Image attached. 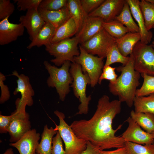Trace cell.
Listing matches in <instances>:
<instances>
[{
    "mask_svg": "<svg viewBox=\"0 0 154 154\" xmlns=\"http://www.w3.org/2000/svg\"><path fill=\"white\" fill-rule=\"evenodd\" d=\"M116 44V38L103 28L91 38L80 44L88 53L103 58L109 49Z\"/></svg>",
    "mask_w": 154,
    "mask_h": 154,
    "instance_id": "cell-9",
    "label": "cell"
},
{
    "mask_svg": "<svg viewBox=\"0 0 154 154\" xmlns=\"http://www.w3.org/2000/svg\"><path fill=\"white\" fill-rule=\"evenodd\" d=\"M79 43V39L75 36L55 43H51L45 46V50L54 58L50 61L56 66H60L67 61L74 62V57L80 54L78 46Z\"/></svg>",
    "mask_w": 154,
    "mask_h": 154,
    "instance_id": "cell-5",
    "label": "cell"
},
{
    "mask_svg": "<svg viewBox=\"0 0 154 154\" xmlns=\"http://www.w3.org/2000/svg\"><path fill=\"white\" fill-rule=\"evenodd\" d=\"M66 7L69 11L70 17L74 19L76 23L77 33L81 28L88 15L83 9L80 0H68Z\"/></svg>",
    "mask_w": 154,
    "mask_h": 154,
    "instance_id": "cell-23",
    "label": "cell"
},
{
    "mask_svg": "<svg viewBox=\"0 0 154 154\" xmlns=\"http://www.w3.org/2000/svg\"><path fill=\"white\" fill-rule=\"evenodd\" d=\"M106 60L104 66H110L115 63H121L122 66L127 64L130 59V57H125L119 51L116 44L108 50L106 56Z\"/></svg>",
    "mask_w": 154,
    "mask_h": 154,
    "instance_id": "cell-30",
    "label": "cell"
},
{
    "mask_svg": "<svg viewBox=\"0 0 154 154\" xmlns=\"http://www.w3.org/2000/svg\"><path fill=\"white\" fill-rule=\"evenodd\" d=\"M104 21L100 17L88 15L80 29L76 34L79 43L81 44L88 40L100 31L103 28Z\"/></svg>",
    "mask_w": 154,
    "mask_h": 154,
    "instance_id": "cell-17",
    "label": "cell"
},
{
    "mask_svg": "<svg viewBox=\"0 0 154 154\" xmlns=\"http://www.w3.org/2000/svg\"><path fill=\"white\" fill-rule=\"evenodd\" d=\"M153 28L154 29V25L153 26ZM152 44L154 45V40L152 42Z\"/></svg>",
    "mask_w": 154,
    "mask_h": 154,
    "instance_id": "cell-46",
    "label": "cell"
},
{
    "mask_svg": "<svg viewBox=\"0 0 154 154\" xmlns=\"http://www.w3.org/2000/svg\"><path fill=\"white\" fill-rule=\"evenodd\" d=\"M65 153L62 139L59 133L57 131L56 135L53 138L51 154H64Z\"/></svg>",
    "mask_w": 154,
    "mask_h": 154,
    "instance_id": "cell-38",
    "label": "cell"
},
{
    "mask_svg": "<svg viewBox=\"0 0 154 154\" xmlns=\"http://www.w3.org/2000/svg\"><path fill=\"white\" fill-rule=\"evenodd\" d=\"M152 137H153V138L154 139V133H152V134H151Z\"/></svg>",
    "mask_w": 154,
    "mask_h": 154,
    "instance_id": "cell-45",
    "label": "cell"
},
{
    "mask_svg": "<svg viewBox=\"0 0 154 154\" xmlns=\"http://www.w3.org/2000/svg\"><path fill=\"white\" fill-rule=\"evenodd\" d=\"M71 63L70 61H66L58 68L52 65L47 61H44L43 63L49 75L47 80V84L48 87L56 89L60 100L62 101L70 92V84L73 81L70 72Z\"/></svg>",
    "mask_w": 154,
    "mask_h": 154,
    "instance_id": "cell-3",
    "label": "cell"
},
{
    "mask_svg": "<svg viewBox=\"0 0 154 154\" xmlns=\"http://www.w3.org/2000/svg\"><path fill=\"white\" fill-rule=\"evenodd\" d=\"M141 75L143 79L142 86L136 91L135 96H145L154 94V76L146 74Z\"/></svg>",
    "mask_w": 154,
    "mask_h": 154,
    "instance_id": "cell-32",
    "label": "cell"
},
{
    "mask_svg": "<svg viewBox=\"0 0 154 154\" xmlns=\"http://www.w3.org/2000/svg\"><path fill=\"white\" fill-rule=\"evenodd\" d=\"M124 147L126 154H154V143L142 145L127 141Z\"/></svg>",
    "mask_w": 154,
    "mask_h": 154,
    "instance_id": "cell-31",
    "label": "cell"
},
{
    "mask_svg": "<svg viewBox=\"0 0 154 154\" xmlns=\"http://www.w3.org/2000/svg\"><path fill=\"white\" fill-rule=\"evenodd\" d=\"M152 46H153V48H154V45H153L152 44Z\"/></svg>",
    "mask_w": 154,
    "mask_h": 154,
    "instance_id": "cell-47",
    "label": "cell"
},
{
    "mask_svg": "<svg viewBox=\"0 0 154 154\" xmlns=\"http://www.w3.org/2000/svg\"><path fill=\"white\" fill-rule=\"evenodd\" d=\"M101 150L99 148L87 141V146L86 150L80 154H99Z\"/></svg>",
    "mask_w": 154,
    "mask_h": 154,
    "instance_id": "cell-41",
    "label": "cell"
},
{
    "mask_svg": "<svg viewBox=\"0 0 154 154\" xmlns=\"http://www.w3.org/2000/svg\"><path fill=\"white\" fill-rule=\"evenodd\" d=\"M114 19L121 23L130 32L139 33L138 26L132 18L129 5L126 1L121 11Z\"/></svg>",
    "mask_w": 154,
    "mask_h": 154,
    "instance_id": "cell-26",
    "label": "cell"
},
{
    "mask_svg": "<svg viewBox=\"0 0 154 154\" xmlns=\"http://www.w3.org/2000/svg\"><path fill=\"white\" fill-rule=\"evenodd\" d=\"M67 0H42L39 8L43 9L54 11L66 7Z\"/></svg>",
    "mask_w": 154,
    "mask_h": 154,
    "instance_id": "cell-33",
    "label": "cell"
},
{
    "mask_svg": "<svg viewBox=\"0 0 154 154\" xmlns=\"http://www.w3.org/2000/svg\"><path fill=\"white\" fill-rule=\"evenodd\" d=\"M12 119L8 129L11 143L16 142L26 133L31 130L29 116L26 112H21L16 110L11 114Z\"/></svg>",
    "mask_w": 154,
    "mask_h": 154,
    "instance_id": "cell-11",
    "label": "cell"
},
{
    "mask_svg": "<svg viewBox=\"0 0 154 154\" xmlns=\"http://www.w3.org/2000/svg\"><path fill=\"white\" fill-rule=\"evenodd\" d=\"M103 26L110 35L115 38H119L126 33L130 32L127 27L115 19L109 22L104 21Z\"/></svg>",
    "mask_w": 154,
    "mask_h": 154,
    "instance_id": "cell-28",
    "label": "cell"
},
{
    "mask_svg": "<svg viewBox=\"0 0 154 154\" xmlns=\"http://www.w3.org/2000/svg\"><path fill=\"white\" fill-rule=\"evenodd\" d=\"M5 76L0 72V86L1 93L0 97V103L2 104L9 100L10 95L8 86L5 84L4 81L5 80Z\"/></svg>",
    "mask_w": 154,
    "mask_h": 154,
    "instance_id": "cell-39",
    "label": "cell"
},
{
    "mask_svg": "<svg viewBox=\"0 0 154 154\" xmlns=\"http://www.w3.org/2000/svg\"><path fill=\"white\" fill-rule=\"evenodd\" d=\"M70 72L73 78L71 87L73 89L74 95L80 102L78 107V111L76 115L87 114L89 104L91 99V95L87 96V86L90 85V80L87 73H84L80 65L76 63H72Z\"/></svg>",
    "mask_w": 154,
    "mask_h": 154,
    "instance_id": "cell-4",
    "label": "cell"
},
{
    "mask_svg": "<svg viewBox=\"0 0 154 154\" xmlns=\"http://www.w3.org/2000/svg\"><path fill=\"white\" fill-rule=\"evenodd\" d=\"M38 11L44 21L56 29L60 26L70 17L67 7L54 11H47L38 8Z\"/></svg>",
    "mask_w": 154,
    "mask_h": 154,
    "instance_id": "cell-19",
    "label": "cell"
},
{
    "mask_svg": "<svg viewBox=\"0 0 154 154\" xmlns=\"http://www.w3.org/2000/svg\"><path fill=\"white\" fill-rule=\"evenodd\" d=\"M133 105L137 113H150L154 114V94L147 97L135 96Z\"/></svg>",
    "mask_w": 154,
    "mask_h": 154,
    "instance_id": "cell-27",
    "label": "cell"
},
{
    "mask_svg": "<svg viewBox=\"0 0 154 154\" xmlns=\"http://www.w3.org/2000/svg\"><path fill=\"white\" fill-rule=\"evenodd\" d=\"M99 154H126L125 147L117 148L116 149L110 151L100 150Z\"/></svg>",
    "mask_w": 154,
    "mask_h": 154,
    "instance_id": "cell-42",
    "label": "cell"
},
{
    "mask_svg": "<svg viewBox=\"0 0 154 154\" xmlns=\"http://www.w3.org/2000/svg\"><path fill=\"white\" fill-rule=\"evenodd\" d=\"M15 7L9 0H0V19L9 17L13 13Z\"/></svg>",
    "mask_w": 154,
    "mask_h": 154,
    "instance_id": "cell-36",
    "label": "cell"
},
{
    "mask_svg": "<svg viewBox=\"0 0 154 154\" xmlns=\"http://www.w3.org/2000/svg\"><path fill=\"white\" fill-rule=\"evenodd\" d=\"M126 0H106L88 15L98 17L104 22L114 20L121 11Z\"/></svg>",
    "mask_w": 154,
    "mask_h": 154,
    "instance_id": "cell-13",
    "label": "cell"
},
{
    "mask_svg": "<svg viewBox=\"0 0 154 154\" xmlns=\"http://www.w3.org/2000/svg\"><path fill=\"white\" fill-rule=\"evenodd\" d=\"M11 75L17 78V86L13 92V94L16 95L19 92L21 96V98H17L15 101L16 110L21 112H26V106H31L33 104V97L35 94L29 78L23 74H19L16 70L13 71Z\"/></svg>",
    "mask_w": 154,
    "mask_h": 154,
    "instance_id": "cell-10",
    "label": "cell"
},
{
    "mask_svg": "<svg viewBox=\"0 0 154 154\" xmlns=\"http://www.w3.org/2000/svg\"><path fill=\"white\" fill-rule=\"evenodd\" d=\"M40 134L35 129L25 134L17 141L9 145L18 150L19 154H35L39 144Z\"/></svg>",
    "mask_w": 154,
    "mask_h": 154,
    "instance_id": "cell-16",
    "label": "cell"
},
{
    "mask_svg": "<svg viewBox=\"0 0 154 154\" xmlns=\"http://www.w3.org/2000/svg\"><path fill=\"white\" fill-rule=\"evenodd\" d=\"M12 117L10 116H4L0 115V133H6L11 123Z\"/></svg>",
    "mask_w": 154,
    "mask_h": 154,
    "instance_id": "cell-40",
    "label": "cell"
},
{
    "mask_svg": "<svg viewBox=\"0 0 154 154\" xmlns=\"http://www.w3.org/2000/svg\"><path fill=\"white\" fill-rule=\"evenodd\" d=\"M59 120L58 125L55 124L54 129L58 131L64 141L65 146L64 154H80L86 150L87 141L77 137L70 126L64 120V114L58 110L54 112Z\"/></svg>",
    "mask_w": 154,
    "mask_h": 154,
    "instance_id": "cell-6",
    "label": "cell"
},
{
    "mask_svg": "<svg viewBox=\"0 0 154 154\" xmlns=\"http://www.w3.org/2000/svg\"><path fill=\"white\" fill-rule=\"evenodd\" d=\"M128 124L127 128L121 136L125 142L146 145L154 143V139L151 134L142 128L130 116L126 120Z\"/></svg>",
    "mask_w": 154,
    "mask_h": 154,
    "instance_id": "cell-12",
    "label": "cell"
},
{
    "mask_svg": "<svg viewBox=\"0 0 154 154\" xmlns=\"http://www.w3.org/2000/svg\"><path fill=\"white\" fill-rule=\"evenodd\" d=\"M132 54L135 70L140 74L154 76V48L152 44H145L138 42Z\"/></svg>",
    "mask_w": 154,
    "mask_h": 154,
    "instance_id": "cell-8",
    "label": "cell"
},
{
    "mask_svg": "<svg viewBox=\"0 0 154 154\" xmlns=\"http://www.w3.org/2000/svg\"><path fill=\"white\" fill-rule=\"evenodd\" d=\"M130 117L145 131L150 134L154 133V114L137 113L132 110Z\"/></svg>",
    "mask_w": 154,
    "mask_h": 154,
    "instance_id": "cell-25",
    "label": "cell"
},
{
    "mask_svg": "<svg viewBox=\"0 0 154 154\" xmlns=\"http://www.w3.org/2000/svg\"><path fill=\"white\" fill-rule=\"evenodd\" d=\"M140 39L139 32H129L119 38H116V44L121 54L127 57L132 53L135 46Z\"/></svg>",
    "mask_w": 154,
    "mask_h": 154,
    "instance_id": "cell-20",
    "label": "cell"
},
{
    "mask_svg": "<svg viewBox=\"0 0 154 154\" xmlns=\"http://www.w3.org/2000/svg\"><path fill=\"white\" fill-rule=\"evenodd\" d=\"M139 6L146 29L150 31L154 25V4L146 0H141L140 1Z\"/></svg>",
    "mask_w": 154,
    "mask_h": 154,
    "instance_id": "cell-29",
    "label": "cell"
},
{
    "mask_svg": "<svg viewBox=\"0 0 154 154\" xmlns=\"http://www.w3.org/2000/svg\"><path fill=\"white\" fill-rule=\"evenodd\" d=\"M35 154H38L36 153Z\"/></svg>",
    "mask_w": 154,
    "mask_h": 154,
    "instance_id": "cell-48",
    "label": "cell"
},
{
    "mask_svg": "<svg viewBox=\"0 0 154 154\" xmlns=\"http://www.w3.org/2000/svg\"><path fill=\"white\" fill-rule=\"evenodd\" d=\"M80 54L74 58V62L80 64L84 73H87L90 80V85L94 87L98 83L104 66V58L88 53L80 45Z\"/></svg>",
    "mask_w": 154,
    "mask_h": 154,
    "instance_id": "cell-7",
    "label": "cell"
},
{
    "mask_svg": "<svg viewBox=\"0 0 154 154\" xmlns=\"http://www.w3.org/2000/svg\"><path fill=\"white\" fill-rule=\"evenodd\" d=\"M56 29L49 23H46L31 41L27 48L30 49L35 46L38 47L42 45L46 46L51 43Z\"/></svg>",
    "mask_w": 154,
    "mask_h": 154,
    "instance_id": "cell-21",
    "label": "cell"
},
{
    "mask_svg": "<svg viewBox=\"0 0 154 154\" xmlns=\"http://www.w3.org/2000/svg\"><path fill=\"white\" fill-rule=\"evenodd\" d=\"M19 21L27 29L31 41L46 23L40 15L38 9L27 10L25 15L20 17Z\"/></svg>",
    "mask_w": 154,
    "mask_h": 154,
    "instance_id": "cell-14",
    "label": "cell"
},
{
    "mask_svg": "<svg viewBox=\"0 0 154 154\" xmlns=\"http://www.w3.org/2000/svg\"><path fill=\"white\" fill-rule=\"evenodd\" d=\"M128 4L132 15L137 23L141 36L140 42L142 44H148L151 41L153 33L146 29L144 20L141 11L140 1L139 0H126Z\"/></svg>",
    "mask_w": 154,
    "mask_h": 154,
    "instance_id": "cell-18",
    "label": "cell"
},
{
    "mask_svg": "<svg viewBox=\"0 0 154 154\" xmlns=\"http://www.w3.org/2000/svg\"><path fill=\"white\" fill-rule=\"evenodd\" d=\"M3 154H14L13 149L11 148L7 149Z\"/></svg>",
    "mask_w": 154,
    "mask_h": 154,
    "instance_id": "cell-43",
    "label": "cell"
},
{
    "mask_svg": "<svg viewBox=\"0 0 154 154\" xmlns=\"http://www.w3.org/2000/svg\"><path fill=\"white\" fill-rule=\"evenodd\" d=\"M57 131L52 127L49 128L47 125H44L41 135L40 141L36 150V153L51 154L53 138Z\"/></svg>",
    "mask_w": 154,
    "mask_h": 154,
    "instance_id": "cell-24",
    "label": "cell"
},
{
    "mask_svg": "<svg viewBox=\"0 0 154 154\" xmlns=\"http://www.w3.org/2000/svg\"><path fill=\"white\" fill-rule=\"evenodd\" d=\"M104 1V0H80L83 9L88 15L98 7Z\"/></svg>",
    "mask_w": 154,
    "mask_h": 154,
    "instance_id": "cell-37",
    "label": "cell"
},
{
    "mask_svg": "<svg viewBox=\"0 0 154 154\" xmlns=\"http://www.w3.org/2000/svg\"><path fill=\"white\" fill-rule=\"evenodd\" d=\"M146 1L152 4H154V0H146Z\"/></svg>",
    "mask_w": 154,
    "mask_h": 154,
    "instance_id": "cell-44",
    "label": "cell"
},
{
    "mask_svg": "<svg viewBox=\"0 0 154 154\" xmlns=\"http://www.w3.org/2000/svg\"><path fill=\"white\" fill-rule=\"evenodd\" d=\"M127 64L116 68V70L121 72L116 82L109 83L110 92L113 95L117 96L121 102H125L129 107L133 105L137 88L140 84V74L136 71L134 66V60L132 53Z\"/></svg>",
    "mask_w": 154,
    "mask_h": 154,
    "instance_id": "cell-2",
    "label": "cell"
},
{
    "mask_svg": "<svg viewBox=\"0 0 154 154\" xmlns=\"http://www.w3.org/2000/svg\"><path fill=\"white\" fill-rule=\"evenodd\" d=\"M77 33L76 23L74 19L70 17L65 23L56 29L51 43H55L70 38Z\"/></svg>",
    "mask_w": 154,
    "mask_h": 154,
    "instance_id": "cell-22",
    "label": "cell"
},
{
    "mask_svg": "<svg viewBox=\"0 0 154 154\" xmlns=\"http://www.w3.org/2000/svg\"><path fill=\"white\" fill-rule=\"evenodd\" d=\"M121 103L119 100L110 101L108 96L104 95L90 119L74 121L70 126L77 137L89 141L101 150L124 147L123 138L115 135L122 125L116 129L112 126L113 120L121 112Z\"/></svg>",
    "mask_w": 154,
    "mask_h": 154,
    "instance_id": "cell-1",
    "label": "cell"
},
{
    "mask_svg": "<svg viewBox=\"0 0 154 154\" xmlns=\"http://www.w3.org/2000/svg\"><path fill=\"white\" fill-rule=\"evenodd\" d=\"M9 17L0 21V45H3L16 40L23 34L25 28L21 23H11Z\"/></svg>",
    "mask_w": 154,
    "mask_h": 154,
    "instance_id": "cell-15",
    "label": "cell"
},
{
    "mask_svg": "<svg viewBox=\"0 0 154 154\" xmlns=\"http://www.w3.org/2000/svg\"><path fill=\"white\" fill-rule=\"evenodd\" d=\"M42 0H14L19 10L27 11L32 9H38Z\"/></svg>",
    "mask_w": 154,
    "mask_h": 154,
    "instance_id": "cell-35",
    "label": "cell"
},
{
    "mask_svg": "<svg viewBox=\"0 0 154 154\" xmlns=\"http://www.w3.org/2000/svg\"><path fill=\"white\" fill-rule=\"evenodd\" d=\"M116 69V67H113L109 65L104 66L99 79L98 83L100 84L104 80H109L110 83L112 84L115 83L118 77L115 72Z\"/></svg>",
    "mask_w": 154,
    "mask_h": 154,
    "instance_id": "cell-34",
    "label": "cell"
}]
</instances>
